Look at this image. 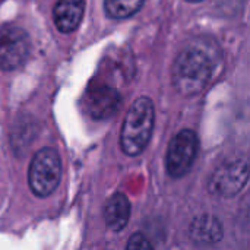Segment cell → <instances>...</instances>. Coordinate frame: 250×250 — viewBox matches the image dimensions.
Instances as JSON below:
<instances>
[{
    "label": "cell",
    "mask_w": 250,
    "mask_h": 250,
    "mask_svg": "<svg viewBox=\"0 0 250 250\" xmlns=\"http://www.w3.org/2000/svg\"><path fill=\"white\" fill-rule=\"evenodd\" d=\"M29 54L28 34L15 25L0 28V69L15 70L21 67Z\"/></svg>",
    "instance_id": "6"
},
{
    "label": "cell",
    "mask_w": 250,
    "mask_h": 250,
    "mask_svg": "<svg viewBox=\"0 0 250 250\" xmlns=\"http://www.w3.org/2000/svg\"><path fill=\"white\" fill-rule=\"evenodd\" d=\"M186 1H190V3H199V1H204V0H186Z\"/></svg>",
    "instance_id": "13"
},
{
    "label": "cell",
    "mask_w": 250,
    "mask_h": 250,
    "mask_svg": "<svg viewBox=\"0 0 250 250\" xmlns=\"http://www.w3.org/2000/svg\"><path fill=\"white\" fill-rule=\"evenodd\" d=\"M199 141L193 130L185 129L179 132L170 142L166 157L167 173L173 179H180L186 176L196 158Z\"/></svg>",
    "instance_id": "4"
},
{
    "label": "cell",
    "mask_w": 250,
    "mask_h": 250,
    "mask_svg": "<svg viewBox=\"0 0 250 250\" xmlns=\"http://www.w3.org/2000/svg\"><path fill=\"white\" fill-rule=\"evenodd\" d=\"M145 0H104L105 13L113 19H126L138 13Z\"/></svg>",
    "instance_id": "11"
},
{
    "label": "cell",
    "mask_w": 250,
    "mask_h": 250,
    "mask_svg": "<svg viewBox=\"0 0 250 250\" xmlns=\"http://www.w3.org/2000/svg\"><path fill=\"white\" fill-rule=\"evenodd\" d=\"M223 234L224 230L220 220L209 214L196 217L189 227L190 240L198 245H215L223 239Z\"/></svg>",
    "instance_id": "9"
},
{
    "label": "cell",
    "mask_w": 250,
    "mask_h": 250,
    "mask_svg": "<svg viewBox=\"0 0 250 250\" xmlns=\"http://www.w3.org/2000/svg\"><path fill=\"white\" fill-rule=\"evenodd\" d=\"M85 13V0H59L54 6L53 16L57 29L63 34L73 32Z\"/></svg>",
    "instance_id": "8"
},
{
    "label": "cell",
    "mask_w": 250,
    "mask_h": 250,
    "mask_svg": "<svg viewBox=\"0 0 250 250\" xmlns=\"http://www.w3.org/2000/svg\"><path fill=\"white\" fill-rule=\"evenodd\" d=\"M62 179V160L56 149L42 148L31 161L28 183L34 195L45 198L51 195Z\"/></svg>",
    "instance_id": "3"
},
{
    "label": "cell",
    "mask_w": 250,
    "mask_h": 250,
    "mask_svg": "<svg viewBox=\"0 0 250 250\" xmlns=\"http://www.w3.org/2000/svg\"><path fill=\"white\" fill-rule=\"evenodd\" d=\"M127 249L139 250V249H152V245L148 242V239L142 234V233H136L133 234L129 242H127Z\"/></svg>",
    "instance_id": "12"
},
{
    "label": "cell",
    "mask_w": 250,
    "mask_h": 250,
    "mask_svg": "<svg viewBox=\"0 0 250 250\" xmlns=\"http://www.w3.org/2000/svg\"><path fill=\"white\" fill-rule=\"evenodd\" d=\"M217 70L215 57L211 51L190 45L179 53L171 67V81L176 91L183 97H195L207 89Z\"/></svg>",
    "instance_id": "1"
},
{
    "label": "cell",
    "mask_w": 250,
    "mask_h": 250,
    "mask_svg": "<svg viewBox=\"0 0 250 250\" xmlns=\"http://www.w3.org/2000/svg\"><path fill=\"white\" fill-rule=\"evenodd\" d=\"M155 125L154 103L148 97H139L130 105L120 132V148L129 157L139 155L152 136Z\"/></svg>",
    "instance_id": "2"
},
{
    "label": "cell",
    "mask_w": 250,
    "mask_h": 250,
    "mask_svg": "<svg viewBox=\"0 0 250 250\" xmlns=\"http://www.w3.org/2000/svg\"><path fill=\"white\" fill-rule=\"evenodd\" d=\"M249 180L248 158H236L220 166L211 176L208 189L211 193L231 198L243 190Z\"/></svg>",
    "instance_id": "5"
},
{
    "label": "cell",
    "mask_w": 250,
    "mask_h": 250,
    "mask_svg": "<svg viewBox=\"0 0 250 250\" xmlns=\"http://www.w3.org/2000/svg\"><path fill=\"white\" fill-rule=\"evenodd\" d=\"M86 111L97 120H104L114 116L122 104L119 91L108 85L91 86L85 94Z\"/></svg>",
    "instance_id": "7"
},
{
    "label": "cell",
    "mask_w": 250,
    "mask_h": 250,
    "mask_svg": "<svg viewBox=\"0 0 250 250\" xmlns=\"http://www.w3.org/2000/svg\"><path fill=\"white\" fill-rule=\"evenodd\" d=\"M130 218V202L123 193H114L104 207V221L111 231H122Z\"/></svg>",
    "instance_id": "10"
}]
</instances>
